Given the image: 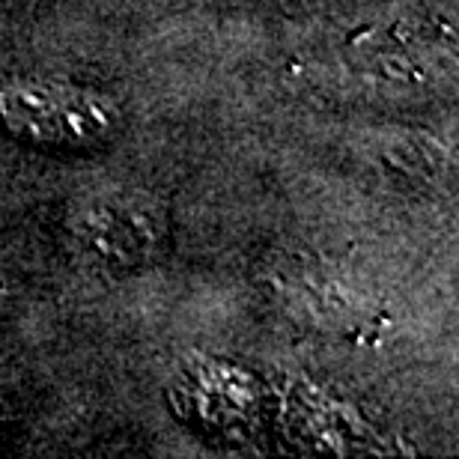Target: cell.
I'll list each match as a JSON object with an SVG mask.
<instances>
[{"label": "cell", "instance_id": "cell-1", "mask_svg": "<svg viewBox=\"0 0 459 459\" xmlns=\"http://www.w3.org/2000/svg\"><path fill=\"white\" fill-rule=\"evenodd\" d=\"M0 123L36 150H96L111 143L123 114L111 96L60 78H13L0 87Z\"/></svg>", "mask_w": 459, "mask_h": 459}, {"label": "cell", "instance_id": "cell-2", "mask_svg": "<svg viewBox=\"0 0 459 459\" xmlns=\"http://www.w3.org/2000/svg\"><path fill=\"white\" fill-rule=\"evenodd\" d=\"M69 230L90 256L134 269L168 251L170 215L146 191L105 188L84 195L72 206Z\"/></svg>", "mask_w": 459, "mask_h": 459}]
</instances>
